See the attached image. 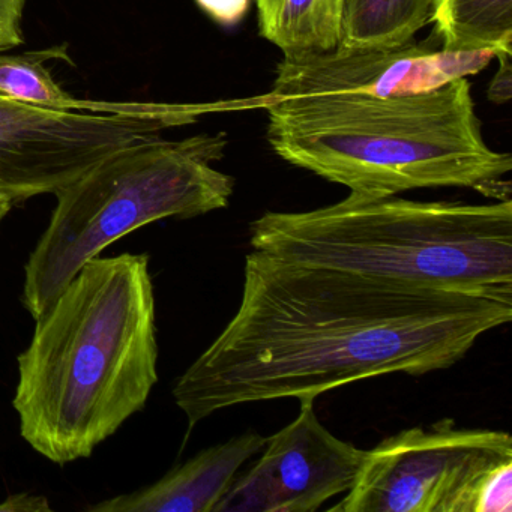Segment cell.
Instances as JSON below:
<instances>
[{
	"mask_svg": "<svg viewBox=\"0 0 512 512\" xmlns=\"http://www.w3.org/2000/svg\"><path fill=\"white\" fill-rule=\"evenodd\" d=\"M512 320V298L413 286L340 269L245 257L241 304L173 398L194 427L257 401L299 403L385 374L457 364Z\"/></svg>",
	"mask_w": 512,
	"mask_h": 512,
	"instance_id": "cell-1",
	"label": "cell"
},
{
	"mask_svg": "<svg viewBox=\"0 0 512 512\" xmlns=\"http://www.w3.org/2000/svg\"><path fill=\"white\" fill-rule=\"evenodd\" d=\"M157 382L149 257H94L37 320L19 356L20 433L53 463L91 457L146 406Z\"/></svg>",
	"mask_w": 512,
	"mask_h": 512,
	"instance_id": "cell-2",
	"label": "cell"
},
{
	"mask_svg": "<svg viewBox=\"0 0 512 512\" xmlns=\"http://www.w3.org/2000/svg\"><path fill=\"white\" fill-rule=\"evenodd\" d=\"M263 109L277 157L350 193L473 188L506 200L500 187L512 157L485 143L467 79L386 98L266 97Z\"/></svg>",
	"mask_w": 512,
	"mask_h": 512,
	"instance_id": "cell-3",
	"label": "cell"
},
{
	"mask_svg": "<svg viewBox=\"0 0 512 512\" xmlns=\"http://www.w3.org/2000/svg\"><path fill=\"white\" fill-rule=\"evenodd\" d=\"M254 251L413 286L512 298V202H416L350 193L307 212H266Z\"/></svg>",
	"mask_w": 512,
	"mask_h": 512,
	"instance_id": "cell-4",
	"label": "cell"
},
{
	"mask_svg": "<svg viewBox=\"0 0 512 512\" xmlns=\"http://www.w3.org/2000/svg\"><path fill=\"white\" fill-rule=\"evenodd\" d=\"M227 145L226 133L154 137L107 155L58 191L25 266L22 301L31 316L40 319L85 263L128 233L227 208L235 179L214 167Z\"/></svg>",
	"mask_w": 512,
	"mask_h": 512,
	"instance_id": "cell-5",
	"label": "cell"
},
{
	"mask_svg": "<svg viewBox=\"0 0 512 512\" xmlns=\"http://www.w3.org/2000/svg\"><path fill=\"white\" fill-rule=\"evenodd\" d=\"M512 463L505 431L457 428L451 419L409 428L365 454L334 512H476L490 476Z\"/></svg>",
	"mask_w": 512,
	"mask_h": 512,
	"instance_id": "cell-6",
	"label": "cell"
},
{
	"mask_svg": "<svg viewBox=\"0 0 512 512\" xmlns=\"http://www.w3.org/2000/svg\"><path fill=\"white\" fill-rule=\"evenodd\" d=\"M221 104H157L136 113L43 109L0 97V196L56 194L118 149L194 124Z\"/></svg>",
	"mask_w": 512,
	"mask_h": 512,
	"instance_id": "cell-7",
	"label": "cell"
},
{
	"mask_svg": "<svg viewBox=\"0 0 512 512\" xmlns=\"http://www.w3.org/2000/svg\"><path fill=\"white\" fill-rule=\"evenodd\" d=\"M262 457L230 485L214 512H314L355 482L367 451L331 433L301 403L295 421L266 437Z\"/></svg>",
	"mask_w": 512,
	"mask_h": 512,
	"instance_id": "cell-8",
	"label": "cell"
},
{
	"mask_svg": "<svg viewBox=\"0 0 512 512\" xmlns=\"http://www.w3.org/2000/svg\"><path fill=\"white\" fill-rule=\"evenodd\" d=\"M493 59L491 52H443L433 34L422 43L413 40L392 50L337 49L305 58H283L275 67V80L266 97L421 94L475 76Z\"/></svg>",
	"mask_w": 512,
	"mask_h": 512,
	"instance_id": "cell-9",
	"label": "cell"
},
{
	"mask_svg": "<svg viewBox=\"0 0 512 512\" xmlns=\"http://www.w3.org/2000/svg\"><path fill=\"white\" fill-rule=\"evenodd\" d=\"M266 437L247 431L218 443L142 490L89 505L91 512H214L238 470L265 446Z\"/></svg>",
	"mask_w": 512,
	"mask_h": 512,
	"instance_id": "cell-10",
	"label": "cell"
},
{
	"mask_svg": "<svg viewBox=\"0 0 512 512\" xmlns=\"http://www.w3.org/2000/svg\"><path fill=\"white\" fill-rule=\"evenodd\" d=\"M259 35L284 59L334 52L341 41L346 0H254Z\"/></svg>",
	"mask_w": 512,
	"mask_h": 512,
	"instance_id": "cell-11",
	"label": "cell"
},
{
	"mask_svg": "<svg viewBox=\"0 0 512 512\" xmlns=\"http://www.w3.org/2000/svg\"><path fill=\"white\" fill-rule=\"evenodd\" d=\"M433 35L448 53H512V0H428Z\"/></svg>",
	"mask_w": 512,
	"mask_h": 512,
	"instance_id": "cell-12",
	"label": "cell"
},
{
	"mask_svg": "<svg viewBox=\"0 0 512 512\" xmlns=\"http://www.w3.org/2000/svg\"><path fill=\"white\" fill-rule=\"evenodd\" d=\"M49 59L70 61L67 50L62 47L23 55L0 52V97L29 106L68 112L136 113L148 109V103H98L74 98L47 70L44 62Z\"/></svg>",
	"mask_w": 512,
	"mask_h": 512,
	"instance_id": "cell-13",
	"label": "cell"
},
{
	"mask_svg": "<svg viewBox=\"0 0 512 512\" xmlns=\"http://www.w3.org/2000/svg\"><path fill=\"white\" fill-rule=\"evenodd\" d=\"M428 23V0H346L338 49H398Z\"/></svg>",
	"mask_w": 512,
	"mask_h": 512,
	"instance_id": "cell-14",
	"label": "cell"
},
{
	"mask_svg": "<svg viewBox=\"0 0 512 512\" xmlns=\"http://www.w3.org/2000/svg\"><path fill=\"white\" fill-rule=\"evenodd\" d=\"M28 0H0V52L25 44L23 17Z\"/></svg>",
	"mask_w": 512,
	"mask_h": 512,
	"instance_id": "cell-15",
	"label": "cell"
},
{
	"mask_svg": "<svg viewBox=\"0 0 512 512\" xmlns=\"http://www.w3.org/2000/svg\"><path fill=\"white\" fill-rule=\"evenodd\" d=\"M197 7L218 26L235 28L250 13L253 0H194Z\"/></svg>",
	"mask_w": 512,
	"mask_h": 512,
	"instance_id": "cell-16",
	"label": "cell"
},
{
	"mask_svg": "<svg viewBox=\"0 0 512 512\" xmlns=\"http://www.w3.org/2000/svg\"><path fill=\"white\" fill-rule=\"evenodd\" d=\"M499 68L487 89V100L496 106L509 103L512 98V53L499 55Z\"/></svg>",
	"mask_w": 512,
	"mask_h": 512,
	"instance_id": "cell-17",
	"label": "cell"
},
{
	"mask_svg": "<svg viewBox=\"0 0 512 512\" xmlns=\"http://www.w3.org/2000/svg\"><path fill=\"white\" fill-rule=\"evenodd\" d=\"M50 506L44 497L31 496V494H14L0 503V511H49Z\"/></svg>",
	"mask_w": 512,
	"mask_h": 512,
	"instance_id": "cell-18",
	"label": "cell"
},
{
	"mask_svg": "<svg viewBox=\"0 0 512 512\" xmlns=\"http://www.w3.org/2000/svg\"><path fill=\"white\" fill-rule=\"evenodd\" d=\"M13 206V202H10V200L0 196V223H2V220H4V218L7 217L8 214H10V211L11 209H13Z\"/></svg>",
	"mask_w": 512,
	"mask_h": 512,
	"instance_id": "cell-19",
	"label": "cell"
}]
</instances>
